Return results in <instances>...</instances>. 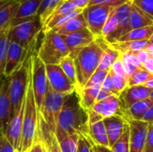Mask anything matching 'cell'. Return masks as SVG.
<instances>
[{"label": "cell", "instance_id": "9", "mask_svg": "<svg viewBox=\"0 0 153 152\" xmlns=\"http://www.w3.org/2000/svg\"><path fill=\"white\" fill-rule=\"evenodd\" d=\"M114 8L108 5L93 4L88 5L82 10L88 30L95 36V38H100L102 29Z\"/></svg>", "mask_w": 153, "mask_h": 152}, {"label": "cell", "instance_id": "37", "mask_svg": "<svg viewBox=\"0 0 153 152\" xmlns=\"http://www.w3.org/2000/svg\"><path fill=\"white\" fill-rule=\"evenodd\" d=\"M109 74H110L111 79H112L115 93L118 97L119 94L128 86V78L125 75L113 73L111 72H109Z\"/></svg>", "mask_w": 153, "mask_h": 152}, {"label": "cell", "instance_id": "15", "mask_svg": "<svg viewBox=\"0 0 153 152\" xmlns=\"http://www.w3.org/2000/svg\"><path fill=\"white\" fill-rule=\"evenodd\" d=\"M11 101L9 96V79L3 75L0 82V132L4 135L10 122Z\"/></svg>", "mask_w": 153, "mask_h": 152}, {"label": "cell", "instance_id": "49", "mask_svg": "<svg viewBox=\"0 0 153 152\" xmlns=\"http://www.w3.org/2000/svg\"><path fill=\"white\" fill-rule=\"evenodd\" d=\"M122 62H123V61H122ZM123 68H124L125 74L127 76V78H129V77L134 73V72L138 67L134 66V65H132V64L123 62Z\"/></svg>", "mask_w": 153, "mask_h": 152}, {"label": "cell", "instance_id": "52", "mask_svg": "<svg viewBox=\"0 0 153 152\" xmlns=\"http://www.w3.org/2000/svg\"><path fill=\"white\" fill-rule=\"evenodd\" d=\"M135 56H136L138 61L141 63L142 65H143V63H145L150 58V56H149V54L147 53L146 50H143V51H140L138 53H135Z\"/></svg>", "mask_w": 153, "mask_h": 152}, {"label": "cell", "instance_id": "59", "mask_svg": "<svg viewBox=\"0 0 153 152\" xmlns=\"http://www.w3.org/2000/svg\"><path fill=\"white\" fill-rule=\"evenodd\" d=\"M149 42H150V44L153 45V33H152V35L151 36V38L149 39Z\"/></svg>", "mask_w": 153, "mask_h": 152}, {"label": "cell", "instance_id": "11", "mask_svg": "<svg viewBox=\"0 0 153 152\" xmlns=\"http://www.w3.org/2000/svg\"><path fill=\"white\" fill-rule=\"evenodd\" d=\"M87 112L89 116V125L114 116H119L120 104L118 97L113 95L107 99L98 101Z\"/></svg>", "mask_w": 153, "mask_h": 152}, {"label": "cell", "instance_id": "38", "mask_svg": "<svg viewBox=\"0 0 153 152\" xmlns=\"http://www.w3.org/2000/svg\"><path fill=\"white\" fill-rule=\"evenodd\" d=\"M109 71L97 69L96 72L91 76V78L89 79L88 82L85 84L84 87H101Z\"/></svg>", "mask_w": 153, "mask_h": 152}, {"label": "cell", "instance_id": "42", "mask_svg": "<svg viewBox=\"0 0 153 152\" xmlns=\"http://www.w3.org/2000/svg\"><path fill=\"white\" fill-rule=\"evenodd\" d=\"M76 152H92V143L87 137L82 135L80 136Z\"/></svg>", "mask_w": 153, "mask_h": 152}, {"label": "cell", "instance_id": "32", "mask_svg": "<svg viewBox=\"0 0 153 152\" xmlns=\"http://www.w3.org/2000/svg\"><path fill=\"white\" fill-rule=\"evenodd\" d=\"M60 67L62 68L63 72L68 77V79L76 86L77 89V78H76V69L74 65V60L70 56H65L63 58L59 64Z\"/></svg>", "mask_w": 153, "mask_h": 152}, {"label": "cell", "instance_id": "46", "mask_svg": "<svg viewBox=\"0 0 153 152\" xmlns=\"http://www.w3.org/2000/svg\"><path fill=\"white\" fill-rule=\"evenodd\" d=\"M109 72L113 73H117V74H120V75H125V72H124V68H123V62H122V59H121V56L113 64V65L111 66ZM127 77V76H126Z\"/></svg>", "mask_w": 153, "mask_h": 152}, {"label": "cell", "instance_id": "33", "mask_svg": "<svg viewBox=\"0 0 153 152\" xmlns=\"http://www.w3.org/2000/svg\"><path fill=\"white\" fill-rule=\"evenodd\" d=\"M153 76V73L146 71L143 67H138L134 73L128 78V86L143 85Z\"/></svg>", "mask_w": 153, "mask_h": 152}, {"label": "cell", "instance_id": "18", "mask_svg": "<svg viewBox=\"0 0 153 152\" xmlns=\"http://www.w3.org/2000/svg\"><path fill=\"white\" fill-rule=\"evenodd\" d=\"M43 0H22L10 27L39 17V12Z\"/></svg>", "mask_w": 153, "mask_h": 152}, {"label": "cell", "instance_id": "35", "mask_svg": "<svg viewBox=\"0 0 153 152\" xmlns=\"http://www.w3.org/2000/svg\"><path fill=\"white\" fill-rule=\"evenodd\" d=\"M126 121V120H125ZM129 125L126 121L124 131L120 138L115 142V144L110 148L112 152H129Z\"/></svg>", "mask_w": 153, "mask_h": 152}, {"label": "cell", "instance_id": "16", "mask_svg": "<svg viewBox=\"0 0 153 152\" xmlns=\"http://www.w3.org/2000/svg\"><path fill=\"white\" fill-rule=\"evenodd\" d=\"M28 49L22 47L20 44H18L15 41L10 40L9 41V47L7 51V56H6V64L4 67V75L8 77L10 76L22 63V61L25 59Z\"/></svg>", "mask_w": 153, "mask_h": 152}, {"label": "cell", "instance_id": "51", "mask_svg": "<svg viewBox=\"0 0 153 152\" xmlns=\"http://www.w3.org/2000/svg\"><path fill=\"white\" fill-rule=\"evenodd\" d=\"M142 121H144V122H146V123H148L150 125L153 124V103L150 106V108H148V110L144 114Z\"/></svg>", "mask_w": 153, "mask_h": 152}, {"label": "cell", "instance_id": "61", "mask_svg": "<svg viewBox=\"0 0 153 152\" xmlns=\"http://www.w3.org/2000/svg\"><path fill=\"white\" fill-rule=\"evenodd\" d=\"M126 1H133V0H126Z\"/></svg>", "mask_w": 153, "mask_h": 152}, {"label": "cell", "instance_id": "4", "mask_svg": "<svg viewBox=\"0 0 153 152\" xmlns=\"http://www.w3.org/2000/svg\"><path fill=\"white\" fill-rule=\"evenodd\" d=\"M39 110L36 106L30 81V67L29 83L24 99V113L22 119V133L20 152L27 151L37 141L39 132Z\"/></svg>", "mask_w": 153, "mask_h": 152}, {"label": "cell", "instance_id": "27", "mask_svg": "<svg viewBox=\"0 0 153 152\" xmlns=\"http://www.w3.org/2000/svg\"><path fill=\"white\" fill-rule=\"evenodd\" d=\"M113 48L117 50L120 54L124 53H138L145 50L150 45L149 40H135V41H117L112 44H108Z\"/></svg>", "mask_w": 153, "mask_h": 152}, {"label": "cell", "instance_id": "26", "mask_svg": "<svg viewBox=\"0 0 153 152\" xmlns=\"http://www.w3.org/2000/svg\"><path fill=\"white\" fill-rule=\"evenodd\" d=\"M100 90V87H82L76 89L80 104L86 111L90 110L97 102Z\"/></svg>", "mask_w": 153, "mask_h": 152}, {"label": "cell", "instance_id": "55", "mask_svg": "<svg viewBox=\"0 0 153 152\" xmlns=\"http://www.w3.org/2000/svg\"><path fill=\"white\" fill-rule=\"evenodd\" d=\"M92 152H112V151L108 147H103V146H98L92 144Z\"/></svg>", "mask_w": 153, "mask_h": 152}, {"label": "cell", "instance_id": "31", "mask_svg": "<svg viewBox=\"0 0 153 152\" xmlns=\"http://www.w3.org/2000/svg\"><path fill=\"white\" fill-rule=\"evenodd\" d=\"M8 30L9 28L0 32V78L4 75L6 64V56L10 41L8 37Z\"/></svg>", "mask_w": 153, "mask_h": 152}, {"label": "cell", "instance_id": "44", "mask_svg": "<svg viewBox=\"0 0 153 152\" xmlns=\"http://www.w3.org/2000/svg\"><path fill=\"white\" fill-rule=\"evenodd\" d=\"M121 59H122L123 62L132 64V65H134L136 67H142L141 63L138 61L135 54H134V53H124V54H121Z\"/></svg>", "mask_w": 153, "mask_h": 152}, {"label": "cell", "instance_id": "36", "mask_svg": "<svg viewBox=\"0 0 153 152\" xmlns=\"http://www.w3.org/2000/svg\"><path fill=\"white\" fill-rule=\"evenodd\" d=\"M80 134L74 133L65 138L62 141L58 142L59 147L62 152H76L78 149V142L80 139Z\"/></svg>", "mask_w": 153, "mask_h": 152}, {"label": "cell", "instance_id": "34", "mask_svg": "<svg viewBox=\"0 0 153 152\" xmlns=\"http://www.w3.org/2000/svg\"><path fill=\"white\" fill-rule=\"evenodd\" d=\"M117 25H118V22H117V16L116 13V10L115 8L112 10V12L110 13L103 29H102V32H101V37L103 39H108V38H110L117 30Z\"/></svg>", "mask_w": 153, "mask_h": 152}, {"label": "cell", "instance_id": "8", "mask_svg": "<svg viewBox=\"0 0 153 152\" xmlns=\"http://www.w3.org/2000/svg\"><path fill=\"white\" fill-rule=\"evenodd\" d=\"M30 81L36 106L39 111L43 99L46 95L48 87V78L46 72V65L37 56V52H33L30 61Z\"/></svg>", "mask_w": 153, "mask_h": 152}, {"label": "cell", "instance_id": "56", "mask_svg": "<svg viewBox=\"0 0 153 152\" xmlns=\"http://www.w3.org/2000/svg\"><path fill=\"white\" fill-rule=\"evenodd\" d=\"M143 86H145V87H147L148 89H151V90H153V76L148 81V82H146L144 84H143Z\"/></svg>", "mask_w": 153, "mask_h": 152}, {"label": "cell", "instance_id": "5", "mask_svg": "<svg viewBox=\"0 0 153 152\" xmlns=\"http://www.w3.org/2000/svg\"><path fill=\"white\" fill-rule=\"evenodd\" d=\"M43 39L37 51V56L47 65H59L61 60L70 55V52L62 38L53 30L42 31Z\"/></svg>", "mask_w": 153, "mask_h": 152}, {"label": "cell", "instance_id": "58", "mask_svg": "<svg viewBox=\"0 0 153 152\" xmlns=\"http://www.w3.org/2000/svg\"><path fill=\"white\" fill-rule=\"evenodd\" d=\"M149 99L153 102V90H151V94H150V98H149Z\"/></svg>", "mask_w": 153, "mask_h": 152}, {"label": "cell", "instance_id": "23", "mask_svg": "<svg viewBox=\"0 0 153 152\" xmlns=\"http://www.w3.org/2000/svg\"><path fill=\"white\" fill-rule=\"evenodd\" d=\"M88 139L93 145L109 148L108 134L103 120L89 125Z\"/></svg>", "mask_w": 153, "mask_h": 152}, {"label": "cell", "instance_id": "24", "mask_svg": "<svg viewBox=\"0 0 153 152\" xmlns=\"http://www.w3.org/2000/svg\"><path fill=\"white\" fill-rule=\"evenodd\" d=\"M153 102L150 99H144L138 101L134 104H133L131 107H129L127 109L120 112V116H122L126 121V120H136L141 121L143 120V117L150 106Z\"/></svg>", "mask_w": 153, "mask_h": 152}, {"label": "cell", "instance_id": "7", "mask_svg": "<svg viewBox=\"0 0 153 152\" xmlns=\"http://www.w3.org/2000/svg\"><path fill=\"white\" fill-rule=\"evenodd\" d=\"M43 30V25L39 17L21 22L10 27L8 30L9 40H13L28 49L31 43L39 36Z\"/></svg>", "mask_w": 153, "mask_h": 152}, {"label": "cell", "instance_id": "60", "mask_svg": "<svg viewBox=\"0 0 153 152\" xmlns=\"http://www.w3.org/2000/svg\"><path fill=\"white\" fill-rule=\"evenodd\" d=\"M1 78H2V77H1ZM1 78H0V82H1ZM0 134H3V133H2L0 132Z\"/></svg>", "mask_w": 153, "mask_h": 152}, {"label": "cell", "instance_id": "28", "mask_svg": "<svg viewBox=\"0 0 153 152\" xmlns=\"http://www.w3.org/2000/svg\"><path fill=\"white\" fill-rule=\"evenodd\" d=\"M120 56H121V54L117 50H116L115 48H113L111 46H109L104 40V44H103V53L101 55V57H100V61L98 69L109 71L110 68H111V66L113 65V64L120 57Z\"/></svg>", "mask_w": 153, "mask_h": 152}, {"label": "cell", "instance_id": "48", "mask_svg": "<svg viewBox=\"0 0 153 152\" xmlns=\"http://www.w3.org/2000/svg\"><path fill=\"white\" fill-rule=\"evenodd\" d=\"M25 152H47V151H46V147L43 144V142H40L39 140H37L33 143V145Z\"/></svg>", "mask_w": 153, "mask_h": 152}, {"label": "cell", "instance_id": "29", "mask_svg": "<svg viewBox=\"0 0 153 152\" xmlns=\"http://www.w3.org/2000/svg\"><path fill=\"white\" fill-rule=\"evenodd\" d=\"M77 8L69 1V0H66L65 2H63L61 4H59L54 11L53 13L49 15V17L47 19V21L45 22L44 25H43V30L48 27V25H50L51 23H53L55 21H56L57 19L63 17V16H65V15H68L72 13H74V11H76Z\"/></svg>", "mask_w": 153, "mask_h": 152}, {"label": "cell", "instance_id": "54", "mask_svg": "<svg viewBox=\"0 0 153 152\" xmlns=\"http://www.w3.org/2000/svg\"><path fill=\"white\" fill-rule=\"evenodd\" d=\"M142 67L144 68L146 71L150 72L151 73H153V57L150 56V58L145 63L143 64Z\"/></svg>", "mask_w": 153, "mask_h": 152}, {"label": "cell", "instance_id": "47", "mask_svg": "<svg viewBox=\"0 0 153 152\" xmlns=\"http://www.w3.org/2000/svg\"><path fill=\"white\" fill-rule=\"evenodd\" d=\"M100 89H102V90H106V91H108V92H110V93L116 95L115 90H114V86H113V82H112V79H111V76H110L109 73H108L107 78L105 79L104 82L102 83ZM116 96H117V95H116Z\"/></svg>", "mask_w": 153, "mask_h": 152}, {"label": "cell", "instance_id": "2", "mask_svg": "<svg viewBox=\"0 0 153 152\" xmlns=\"http://www.w3.org/2000/svg\"><path fill=\"white\" fill-rule=\"evenodd\" d=\"M39 38V37H38ZM38 38L31 43L28 54L20 66L10 75L9 79V96L11 101V116L15 115L22 108L29 83V74L31 56L36 48Z\"/></svg>", "mask_w": 153, "mask_h": 152}, {"label": "cell", "instance_id": "57", "mask_svg": "<svg viewBox=\"0 0 153 152\" xmlns=\"http://www.w3.org/2000/svg\"><path fill=\"white\" fill-rule=\"evenodd\" d=\"M145 50L147 51V53L149 54V56H150L153 57V45L150 44V45L146 47V49H145Z\"/></svg>", "mask_w": 153, "mask_h": 152}, {"label": "cell", "instance_id": "41", "mask_svg": "<svg viewBox=\"0 0 153 152\" xmlns=\"http://www.w3.org/2000/svg\"><path fill=\"white\" fill-rule=\"evenodd\" d=\"M43 144L46 147L47 152H62L60 150V147H59V143H58L55 134H53Z\"/></svg>", "mask_w": 153, "mask_h": 152}, {"label": "cell", "instance_id": "19", "mask_svg": "<svg viewBox=\"0 0 153 152\" xmlns=\"http://www.w3.org/2000/svg\"><path fill=\"white\" fill-rule=\"evenodd\" d=\"M133 1H127L120 6L115 8L116 13L117 16V29L116 32L108 39H104L107 43L112 44L117 41L123 35L128 32V24H129V16H130V9Z\"/></svg>", "mask_w": 153, "mask_h": 152}, {"label": "cell", "instance_id": "10", "mask_svg": "<svg viewBox=\"0 0 153 152\" xmlns=\"http://www.w3.org/2000/svg\"><path fill=\"white\" fill-rule=\"evenodd\" d=\"M46 72L48 84L53 90L64 95L76 90V86L68 79L59 65H47Z\"/></svg>", "mask_w": 153, "mask_h": 152}, {"label": "cell", "instance_id": "12", "mask_svg": "<svg viewBox=\"0 0 153 152\" xmlns=\"http://www.w3.org/2000/svg\"><path fill=\"white\" fill-rule=\"evenodd\" d=\"M129 125V152H143L150 124L144 121L126 120Z\"/></svg>", "mask_w": 153, "mask_h": 152}, {"label": "cell", "instance_id": "20", "mask_svg": "<svg viewBox=\"0 0 153 152\" xmlns=\"http://www.w3.org/2000/svg\"><path fill=\"white\" fill-rule=\"evenodd\" d=\"M103 122L108 134V145L111 148L122 135L126 121L120 116H114L104 119Z\"/></svg>", "mask_w": 153, "mask_h": 152}, {"label": "cell", "instance_id": "1", "mask_svg": "<svg viewBox=\"0 0 153 152\" xmlns=\"http://www.w3.org/2000/svg\"><path fill=\"white\" fill-rule=\"evenodd\" d=\"M88 112L81 106L78 93L75 90L71 94L65 95L54 134L57 142H60L74 133L88 138Z\"/></svg>", "mask_w": 153, "mask_h": 152}, {"label": "cell", "instance_id": "45", "mask_svg": "<svg viewBox=\"0 0 153 152\" xmlns=\"http://www.w3.org/2000/svg\"><path fill=\"white\" fill-rule=\"evenodd\" d=\"M143 152H153V124L150 125Z\"/></svg>", "mask_w": 153, "mask_h": 152}, {"label": "cell", "instance_id": "43", "mask_svg": "<svg viewBox=\"0 0 153 152\" xmlns=\"http://www.w3.org/2000/svg\"><path fill=\"white\" fill-rule=\"evenodd\" d=\"M0 152H18L4 134H0Z\"/></svg>", "mask_w": 153, "mask_h": 152}, {"label": "cell", "instance_id": "13", "mask_svg": "<svg viewBox=\"0 0 153 152\" xmlns=\"http://www.w3.org/2000/svg\"><path fill=\"white\" fill-rule=\"evenodd\" d=\"M61 36L70 52L69 56L74 59L83 47H87L96 39L95 36L88 30V28Z\"/></svg>", "mask_w": 153, "mask_h": 152}, {"label": "cell", "instance_id": "17", "mask_svg": "<svg viewBox=\"0 0 153 152\" xmlns=\"http://www.w3.org/2000/svg\"><path fill=\"white\" fill-rule=\"evenodd\" d=\"M23 113H24V102L22 108H20V110L11 117L4 133L7 140L11 142V144L18 152H20V147H21Z\"/></svg>", "mask_w": 153, "mask_h": 152}, {"label": "cell", "instance_id": "22", "mask_svg": "<svg viewBox=\"0 0 153 152\" xmlns=\"http://www.w3.org/2000/svg\"><path fill=\"white\" fill-rule=\"evenodd\" d=\"M153 25V18H152L148 13H146L140 7L132 3L130 9V16H129V24H128V31L147 27Z\"/></svg>", "mask_w": 153, "mask_h": 152}, {"label": "cell", "instance_id": "40", "mask_svg": "<svg viewBox=\"0 0 153 152\" xmlns=\"http://www.w3.org/2000/svg\"><path fill=\"white\" fill-rule=\"evenodd\" d=\"M127 2L126 0H91L89 5L93 4H100V5H108L111 6L113 8H117L120 6L121 4Z\"/></svg>", "mask_w": 153, "mask_h": 152}, {"label": "cell", "instance_id": "6", "mask_svg": "<svg viewBox=\"0 0 153 152\" xmlns=\"http://www.w3.org/2000/svg\"><path fill=\"white\" fill-rule=\"evenodd\" d=\"M65 98V95L53 90L48 84L46 95L39 113V116L53 133H55L57 118L63 107Z\"/></svg>", "mask_w": 153, "mask_h": 152}, {"label": "cell", "instance_id": "30", "mask_svg": "<svg viewBox=\"0 0 153 152\" xmlns=\"http://www.w3.org/2000/svg\"><path fill=\"white\" fill-rule=\"evenodd\" d=\"M153 33V25L132 30L123 35L117 41H135L149 40ZM117 42V41H116Z\"/></svg>", "mask_w": 153, "mask_h": 152}, {"label": "cell", "instance_id": "21", "mask_svg": "<svg viewBox=\"0 0 153 152\" xmlns=\"http://www.w3.org/2000/svg\"><path fill=\"white\" fill-rule=\"evenodd\" d=\"M22 0H0V32L10 28Z\"/></svg>", "mask_w": 153, "mask_h": 152}, {"label": "cell", "instance_id": "14", "mask_svg": "<svg viewBox=\"0 0 153 152\" xmlns=\"http://www.w3.org/2000/svg\"><path fill=\"white\" fill-rule=\"evenodd\" d=\"M151 90V89H148L143 85L127 86L118 96L120 112L127 109L129 107L138 101L148 99L150 98Z\"/></svg>", "mask_w": 153, "mask_h": 152}, {"label": "cell", "instance_id": "3", "mask_svg": "<svg viewBox=\"0 0 153 152\" xmlns=\"http://www.w3.org/2000/svg\"><path fill=\"white\" fill-rule=\"evenodd\" d=\"M104 39L97 38L92 43L83 47L74 57L77 88H82L99 67L103 53Z\"/></svg>", "mask_w": 153, "mask_h": 152}, {"label": "cell", "instance_id": "53", "mask_svg": "<svg viewBox=\"0 0 153 152\" xmlns=\"http://www.w3.org/2000/svg\"><path fill=\"white\" fill-rule=\"evenodd\" d=\"M114 94L108 92V91H106L102 89L100 90V92H99V95H98V98H97V102L98 101H101V100H104V99H107L108 98L113 96ZM116 96V95H115Z\"/></svg>", "mask_w": 153, "mask_h": 152}, {"label": "cell", "instance_id": "25", "mask_svg": "<svg viewBox=\"0 0 153 152\" xmlns=\"http://www.w3.org/2000/svg\"><path fill=\"white\" fill-rule=\"evenodd\" d=\"M86 28H87V24H86L84 16L82 12L76 14L75 16L72 17L68 21H66L63 25L54 29L53 30H55L56 33L60 35H65V34L73 33V32H75V31H78Z\"/></svg>", "mask_w": 153, "mask_h": 152}, {"label": "cell", "instance_id": "39", "mask_svg": "<svg viewBox=\"0 0 153 152\" xmlns=\"http://www.w3.org/2000/svg\"><path fill=\"white\" fill-rule=\"evenodd\" d=\"M133 3L153 18V0H133Z\"/></svg>", "mask_w": 153, "mask_h": 152}, {"label": "cell", "instance_id": "50", "mask_svg": "<svg viewBox=\"0 0 153 152\" xmlns=\"http://www.w3.org/2000/svg\"><path fill=\"white\" fill-rule=\"evenodd\" d=\"M77 9L80 10H83L84 8H86L89 4L91 0H69Z\"/></svg>", "mask_w": 153, "mask_h": 152}]
</instances>
